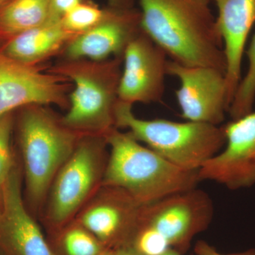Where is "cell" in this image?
Segmentation results:
<instances>
[{
	"label": "cell",
	"mask_w": 255,
	"mask_h": 255,
	"mask_svg": "<svg viewBox=\"0 0 255 255\" xmlns=\"http://www.w3.org/2000/svg\"><path fill=\"white\" fill-rule=\"evenodd\" d=\"M210 0H139L141 27L172 61L226 75V60Z\"/></svg>",
	"instance_id": "cell-1"
},
{
	"label": "cell",
	"mask_w": 255,
	"mask_h": 255,
	"mask_svg": "<svg viewBox=\"0 0 255 255\" xmlns=\"http://www.w3.org/2000/svg\"><path fill=\"white\" fill-rule=\"evenodd\" d=\"M110 153L102 186L123 189L142 205L194 189L199 171L177 167L114 128L105 135Z\"/></svg>",
	"instance_id": "cell-2"
},
{
	"label": "cell",
	"mask_w": 255,
	"mask_h": 255,
	"mask_svg": "<svg viewBox=\"0 0 255 255\" xmlns=\"http://www.w3.org/2000/svg\"><path fill=\"white\" fill-rule=\"evenodd\" d=\"M22 108L18 130L26 193L31 207L38 211L43 209L55 176L84 135L64 125L48 106Z\"/></svg>",
	"instance_id": "cell-3"
},
{
	"label": "cell",
	"mask_w": 255,
	"mask_h": 255,
	"mask_svg": "<svg viewBox=\"0 0 255 255\" xmlns=\"http://www.w3.org/2000/svg\"><path fill=\"white\" fill-rule=\"evenodd\" d=\"M123 58L105 60L60 58L47 70L73 84L64 125L82 135H105L115 127Z\"/></svg>",
	"instance_id": "cell-4"
},
{
	"label": "cell",
	"mask_w": 255,
	"mask_h": 255,
	"mask_svg": "<svg viewBox=\"0 0 255 255\" xmlns=\"http://www.w3.org/2000/svg\"><path fill=\"white\" fill-rule=\"evenodd\" d=\"M132 107L118 100L114 112L115 127L128 129L137 141L185 170L199 171L226 144L223 127L189 121L145 120L134 115Z\"/></svg>",
	"instance_id": "cell-5"
},
{
	"label": "cell",
	"mask_w": 255,
	"mask_h": 255,
	"mask_svg": "<svg viewBox=\"0 0 255 255\" xmlns=\"http://www.w3.org/2000/svg\"><path fill=\"white\" fill-rule=\"evenodd\" d=\"M108 148L105 135H82L53 179L43 206V216L52 228L61 229L73 221L102 187Z\"/></svg>",
	"instance_id": "cell-6"
},
{
	"label": "cell",
	"mask_w": 255,
	"mask_h": 255,
	"mask_svg": "<svg viewBox=\"0 0 255 255\" xmlns=\"http://www.w3.org/2000/svg\"><path fill=\"white\" fill-rule=\"evenodd\" d=\"M73 82L61 75L18 63L0 51V117L32 105L66 110Z\"/></svg>",
	"instance_id": "cell-7"
},
{
	"label": "cell",
	"mask_w": 255,
	"mask_h": 255,
	"mask_svg": "<svg viewBox=\"0 0 255 255\" xmlns=\"http://www.w3.org/2000/svg\"><path fill=\"white\" fill-rule=\"evenodd\" d=\"M168 75L180 86L175 91L183 119L219 126L229 110L225 73L210 67L185 66L169 60Z\"/></svg>",
	"instance_id": "cell-8"
},
{
	"label": "cell",
	"mask_w": 255,
	"mask_h": 255,
	"mask_svg": "<svg viewBox=\"0 0 255 255\" xmlns=\"http://www.w3.org/2000/svg\"><path fill=\"white\" fill-rule=\"evenodd\" d=\"M167 58L142 29L124 51L119 100L132 105L161 102L168 75Z\"/></svg>",
	"instance_id": "cell-9"
},
{
	"label": "cell",
	"mask_w": 255,
	"mask_h": 255,
	"mask_svg": "<svg viewBox=\"0 0 255 255\" xmlns=\"http://www.w3.org/2000/svg\"><path fill=\"white\" fill-rule=\"evenodd\" d=\"M226 146L199 169L201 181L222 184L231 190L255 184V112L223 127Z\"/></svg>",
	"instance_id": "cell-10"
},
{
	"label": "cell",
	"mask_w": 255,
	"mask_h": 255,
	"mask_svg": "<svg viewBox=\"0 0 255 255\" xmlns=\"http://www.w3.org/2000/svg\"><path fill=\"white\" fill-rule=\"evenodd\" d=\"M214 216L212 200L197 187L145 206L141 221L155 229L169 246H183L202 231Z\"/></svg>",
	"instance_id": "cell-11"
},
{
	"label": "cell",
	"mask_w": 255,
	"mask_h": 255,
	"mask_svg": "<svg viewBox=\"0 0 255 255\" xmlns=\"http://www.w3.org/2000/svg\"><path fill=\"white\" fill-rule=\"evenodd\" d=\"M144 207L123 189L102 186L74 221L102 244L115 243L133 236Z\"/></svg>",
	"instance_id": "cell-12"
},
{
	"label": "cell",
	"mask_w": 255,
	"mask_h": 255,
	"mask_svg": "<svg viewBox=\"0 0 255 255\" xmlns=\"http://www.w3.org/2000/svg\"><path fill=\"white\" fill-rule=\"evenodd\" d=\"M142 31L140 11L109 6L102 21L95 27L74 38L61 58L105 60L123 58L130 41Z\"/></svg>",
	"instance_id": "cell-13"
},
{
	"label": "cell",
	"mask_w": 255,
	"mask_h": 255,
	"mask_svg": "<svg viewBox=\"0 0 255 255\" xmlns=\"http://www.w3.org/2000/svg\"><path fill=\"white\" fill-rule=\"evenodd\" d=\"M1 196L0 243L9 255H54L23 203L21 173L16 165L3 185Z\"/></svg>",
	"instance_id": "cell-14"
},
{
	"label": "cell",
	"mask_w": 255,
	"mask_h": 255,
	"mask_svg": "<svg viewBox=\"0 0 255 255\" xmlns=\"http://www.w3.org/2000/svg\"><path fill=\"white\" fill-rule=\"evenodd\" d=\"M219 10L216 17L226 60L228 98L231 106L241 80V65L250 31L255 23V0H211ZM230 108V107H229Z\"/></svg>",
	"instance_id": "cell-15"
},
{
	"label": "cell",
	"mask_w": 255,
	"mask_h": 255,
	"mask_svg": "<svg viewBox=\"0 0 255 255\" xmlns=\"http://www.w3.org/2000/svg\"><path fill=\"white\" fill-rule=\"evenodd\" d=\"M76 36L64 28L61 21H48L11 38L0 51L18 63L37 66L51 57L61 55Z\"/></svg>",
	"instance_id": "cell-16"
},
{
	"label": "cell",
	"mask_w": 255,
	"mask_h": 255,
	"mask_svg": "<svg viewBox=\"0 0 255 255\" xmlns=\"http://www.w3.org/2000/svg\"><path fill=\"white\" fill-rule=\"evenodd\" d=\"M50 0H11L0 9V39L6 42L50 19Z\"/></svg>",
	"instance_id": "cell-17"
},
{
	"label": "cell",
	"mask_w": 255,
	"mask_h": 255,
	"mask_svg": "<svg viewBox=\"0 0 255 255\" xmlns=\"http://www.w3.org/2000/svg\"><path fill=\"white\" fill-rule=\"evenodd\" d=\"M247 55L248 71L244 78L241 79L228 110L233 120L253 112L255 100V34L247 51Z\"/></svg>",
	"instance_id": "cell-18"
},
{
	"label": "cell",
	"mask_w": 255,
	"mask_h": 255,
	"mask_svg": "<svg viewBox=\"0 0 255 255\" xmlns=\"http://www.w3.org/2000/svg\"><path fill=\"white\" fill-rule=\"evenodd\" d=\"M63 237L66 255H101L103 244L80 223L73 221L67 225Z\"/></svg>",
	"instance_id": "cell-19"
},
{
	"label": "cell",
	"mask_w": 255,
	"mask_h": 255,
	"mask_svg": "<svg viewBox=\"0 0 255 255\" xmlns=\"http://www.w3.org/2000/svg\"><path fill=\"white\" fill-rule=\"evenodd\" d=\"M105 14V9H100L97 5L86 1L67 13L61 23L65 29L78 36L95 27Z\"/></svg>",
	"instance_id": "cell-20"
},
{
	"label": "cell",
	"mask_w": 255,
	"mask_h": 255,
	"mask_svg": "<svg viewBox=\"0 0 255 255\" xmlns=\"http://www.w3.org/2000/svg\"><path fill=\"white\" fill-rule=\"evenodd\" d=\"M167 240L140 220L133 235V250L139 255H162L169 249Z\"/></svg>",
	"instance_id": "cell-21"
},
{
	"label": "cell",
	"mask_w": 255,
	"mask_h": 255,
	"mask_svg": "<svg viewBox=\"0 0 255 255\" xmlns=\"http://www.w3.org/2000/svg\"><path fill=\"white\" fill-rule=\"evenodd\" d=\"M12 127L11 112L0 117V194L3 185L15 165L10 142Z\"/></svg>",
	"instance_id": "cell-22"
},
{
	"label": "cell",
	"mask_w": 255,
	"mask_h": 255,
	"mask_svg": "<svg viewBox=\"0 0 255 255\" xmlns=\"http://www.w3.org/2000/svg\"><path fill=\"white\" fill-rule=\"evenodd\" d=\"M86 0H50L49 21H61L67 13Z\"/></svg>",
	"instance_id": "cell-23"
},
{
	"label": "cell",
	"mask_w": 255,
	"mask_h": 255,
	"mask_svg": "<svg viewBox=\"0 0 255 255\" xmlns=\"http://www.w3.org/2000/svg\"><path fill=\"white\" fill-rule=\"evenodd\" d=\"M195 253L196 255H255V251H249L238 254H221L204 241H199L196 245Z\"/></svg>",
	"instance_id": "cell-24"
},
{
	"label": "cell",
	"mask_w": 255,
	"mask_h": 255,
	"mask_svg": "<svg viewBox=\"0 0 255 255\" xmlns=\"http://www.w3.org/2000/svg\"><path fill=\"white\" fill-rule=\"evenodd\" d=\"M109 6L115 9L132 8L134 0H108Z\"/></svg>",
	"instance_id": "cell-25"
},
{
	"label": "cell",
	"mask_w": 255,
	"mask_h": 255,
	"mask_svg": "<svg viewBox=\"0 0 255 255\" xmlns=\"http://www.w3.org/2000/svg\"><path fill=\"white\" fill-rule=\"evenodd\" d=\"M114 255H139L133 250L128 248H119L118 251L114 252Z\"/></svg>",
	"instance_id": "cell-26"
},
{
	"label": "cell",
	"mask_w": 255,
	"mask_h": 255,
	"mask_svg": "<svg viewBox=\"0 0 255 255\" xmlns=\"http://www.w3.org/2000/svg\"><path fill=\"white\" fill-rule=\"evenodd\" d=\"M162 255H180V254H179L177 251H176L175 250H172L169 248L168 251L166 252V253H164Z\"/></svg>",
	"instance_id": "cell-27"
},
{
	"label": "cell",
	"mask_w": 255,
	"mask_h": 255,
	"mask_svg": "<svg viewBox=\"0 0 255 255\" xmlns=\"http://www.w3.org/2000/svg\"><path fill=\"white\" fill-rule=\"evenodd\" d=\"M11 0H0V9L4 6L5 4H7Z\"/></svg>",
	"instance_id": "cell-28"
},
{
	"label": "cell",
	"mask_w": 255,
	"mask_h": 255,
	"mask_svg": "<svg viewBox=\"0 0 255 255\" xmlns=\"http://www.w3.org/2000/svg\"><path fill=\"white\" fill-rule=\"evenodd\" d=\"M101 255H114V252L105 251V253H102Z\"/></svg>",
	"instance_id": "cell-29"
},
{
	"label": "cell",
	"mask_w": 255,
	"mask_h": 255,
	"mask_svg": "<svg viewBox=\"0 0 255 255\" xmlns=\"http://www.w3.org/2000/svg\"><path fill=\"white\" fill-rule=\"evenodd\" d=\"M1 194H0V215H1Z\"/></svg>",
	"instance_id": "cell-30"
},
{
	"label": "cell",
	"mask_w": 255,
	"mask_h": 255,
	"mask_svg": "<svg viewBox=\"0 0 255 255\" xmlns=\"http://www.w3.org/2000/svg\"></svg>",
	"instance_id": "cell-31"
}]
</instances>
